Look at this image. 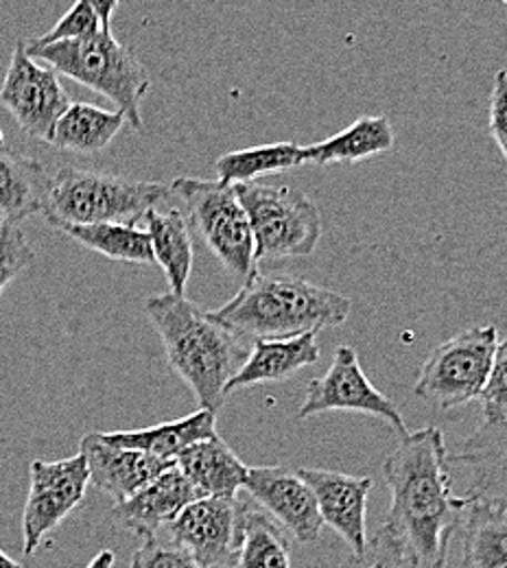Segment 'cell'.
I'll return each mask as SVG.
<instances>
[{"mask_svg": "<svg viewBox=\"0 0 507 568\" xmlns=\"http://www.w3.org/2000/svg\"><path fill=\"white\" fill-rule=\"evenodd\" d=\"M36 263V250L13 223L0 227V295L27 267Z\"/></svg>", "mask_w": 507, "mask_h": 568, "instance_id": "obj_29", "label": "cell"}, {"mask_svg": "<svg viewBox=\"0 0 507 568\" xmlns=\"http://www.w3.org/2000/svg\"><path fill=\"white\" fill-rule=\"evenodd\" d=\"M173 197L171 184L141 182L114 173L62 166L51 180L42 216L53 225L132 223Z\"/></svg>", "mask_w": 507, "mask_h": 568, "instance_id": "obj_5", "label": "cell"}, {"mask_svg": "<svg viewBox=\"0 0 507 568\" xmlns=\"http://www.w3.org/2000/svg\"><path fill=\"white\" fill-rule=\"evenodd\" d=\"M304 164L302 146L297 142H272L250 149L227 151L215 164L217 180L227 184L258 182L265 175L285 173Z\"/></svg>", "mask_w": 507, "mask_h": 568, "instance_id": "obj_28", "label": "cell"}, {"mask_svg": "<svg viewBox=\"0 0 507 568\" xmlns=\"http://www.w3.org/2000/svg\"><path fill=\"white\" fill-rule=\"evenodd\" d=\"M103 29L97 11L88 4V0H74L73 7L58 20V24L42 38H36L40 44H55L67 40H81L99 33Z\"/></svg>", "mask_w": 507, "mask_h": 568, "instance_id": "obj_31", "label": "cell"}, {"mask_svg": "<svg viewBox=\"0 0 507 568\" xmlns=\"http://www.w3.org/2000/svg\"><path fill=\"white\" fill-rule=\"evenodd\" d=\"M217 414L197 409L191 416L180 420L162 423V425L146 426L139 430H112L99 433V437L112 446L143 450L164 462H175L182 450L189 446L217 437Z\"/></svg>", "mask_w": 507, "mask_h": 568, "instance_id": "obj_20", "label": "cell"}, {"mask_svg": "<svg viewBox=\"0 0 507 568\" xmlns=\"http://www.w3.org/2000/svg\"><path fill=\"white\" fill-rule=\"evenodd\" d=\"M27 55L47 62L58 74H67L77 83L110 99L119 112L125 114L128 125L143 130L141 103L145 99L151 79L132 49L121 44L110 29L81 40H67L55 44L24 42Z\"/></svg>", "mask_w": 507, "mask_h": 568, "instance_id": "obj_4", "label": "cell"}, {"mask_svg": "<svg viewBox=\"0 0 507 568\" xmlns=\"http://www.w3.org/2000/svg\"><path fill=\"white\" fill-rule=\"evenodd\" d=\"M0 568H24L20 562H16L13 558H9L2 549H0Z\"/></svg>", "mask_w": 507, "mask_h": 568, "instance_id": "obj_37", "label": "cell"}, {"mask_svg": "<svg viewBox=\"0 0 507 568\" xmlns=\"http://www.w3.org/2000/svg\"><path fill=\"white\" fill-rule=\"evenodd\" d=\"M234 189L250 219L256 263L306 258L315 252L322 239V214L306 193L263 182L234 184Z\"/></svg>", "mask_w": 507, "mask_h": 568, "instance_id": "obj_7", "label": "cell"}, {"mask_svg": "<svg viewBox=\"0 0 507 568\" xmlns=\"http://www.w3.org/2000/svg\"><path fill=\"white\" fill-rule=\"evenodd\" d=\"M501 2H504V4H506V7H507V0H501Z\"/></svg>", "mask_w": 507, "mask_h": 568, "instance_id": "obj_39", "label": "cell"}, {"mask_svg": "<svg viewBox=\"0 0 507 568\" xmlns=\"http://www.w3.org/2000/svg\"><path fill=\"white\" fill-rule=\"evenodd\" d=\"M484 423L504 425L507 423V339L499 342L488 383L481 392Z\"/></svg>", "mask_w": 507, "mask_h": 568, "instance_id": "obj_30", "label": "cell"}, {"mask_svg": "<svg viewBox=\"0 0 507 568\" xmlns=\"http://www.w3.org/2000/svg\"><path fill=\"white\" fill-rule=\"evenodd\" d=\"M470 473L473 498L507 503V423L479 426L453 457Z\"/></svg>", "mask_w": 507, "mask_h": 568, "instance_id": "obj_22", "label": "cell"}, {"mask_svg": "<svg viewBox=\"0 0 507 568\" xmlns=\"http://www.w3.org/2000/svg\"><path fill=\"white\" fill-rule=\"evenodd\" d=\"M351 297L291 274H256L239 293L219 306L215 317L254 339H285L304 333L344 326Z\"/></svg>", "mask_w": 507, "mask_h": 568, "instance_id": "obj_3", "label": "cell"}, {"mask_svg": "<svg viewBox=\"0 0 507 568\" xmlns=\"http://www.w3.org/2000/svg\"><path fill=\"white\" fill-rule=\"evenodd\" d=\"M243 497L197 498L169 525V538L202 568H232L239 549Z\"/></svg>", "mask_w": 507, "mask_h": 568, "instance_id": "obj_12", "label": "cell"}, {"mask_svg": "<svg viewBox=\"0 0 507 568\" xmlns=\"http://www.w3.org/2000/svg\"><path fill=\"white\" fill-rule=\"evenodd\" d=\"M499 331L475 326L435 346L425 358L414 394L439 412H453L481 398L488 383Z\"/></svg>", "mask_w": 507, "mask_h": 568, "instance_id": "obj_8", "label": "cell"}, {"mask_svg": "<svg viewBox=\"0 0 507 568\" xmlns=\"http://www.w3.org/2000/svg\"><path fill=\"white\" fill-rule=\"evenodd\" d=\"M130 568H202L184 549L173 542H162L155 536L143 540L134 551Z\"/></svg>", "mask_w": 507, "mask_h": 568, "instance_id": "obj_33", "label": "cell"}, {"mask_svg": "<svg viewBox=\"0 0 507 568\" xmlns=\"http://www.w3.org/2000/svg\"><path fill=\"white\" fill-rule=\"evenodd\" d=\"M243 490L267 511L293 540L308 545L320 538L324 520L311 486L297 470L285 466L247 468Z\"/></svg>", "mask_w": 507, "mask_h": 568, "instance_id": "obj_13", "label": "cell"}, {"mask_svg": "<svg viewBox=\"0 0 507 568\" xmlns=\"http://www.w3.org/2000/svg\"><path fill=\"white\" fill-rule=\"evenodd\" d=\"M396 134L385 116H362L346 130L337 132L326 141L302 146L304 164L328 166L344 162H362L367 158L392 151Z\"/></svg>", "mask_w": 507, "mask_h": 568, "instance_id": "obj_24", "label": "cell"}, {"mask_svg": "<svg viewBox=\"0 0 507 568\" xmlns=\"http://www.w3.org/2000/svg\"><path fill=\"white\" fill-rule=\"evenodd\" d=\"M145 230L151 239L153 261L162 267L171 293L186 295L193 270V232L175 195L146 213Z\"/></svg>", "mask_w": 507, "mask_h": 568, "instance_id": "obj_18", "label": "cell"}, {"mask_svg": "<svg viewBox=\"0 0 507 568\" xmlns=\"http://www.w3.org/2000/svg\"><path fill=\"white\" fill-rule=\"evenodd\" d=\"M171 191L225 272L247 283L258 274L254 236L234 184L202 178H178Z\"/></svg>", "mask_w": 507, "mask_h": 568, "instance_id": "obj_6", "label": "cell"}, {"mask_svg": "<svg viewBox=\"0 0 507 568\" xmlns=\"http://www.w3.org/2000/svg\"><path fill=\"white\" fill-rule=\"evenodd\" d=\"M488 110H490V119H488L490 136L507 164V71L497 72L493 79Z\"/></svg>", "mask_w": 507, "mask_h": 568, "instance_id": "obj_34", "label": "cell"}, {"mask_svg": "<svg viewBox=\"0 0 507 568\" xmlns=\"http://www.w3.org/2000/svg\"><path fill=\"white\" fill-rule=\"evenodd\" d=\"M232 568H291L290 534L250 497H243Z\"/></svg>", "mask_w": 507, "mask_h": 568, "instance_id": "obj_25", "label": "cell"}, {"mask_svg": "<svg viewBox=\"0 0 507 568\" xmlns=\"http://www.w3.org/2000/svg\"><path fill=\"white\" fill-rule=\"evenodd\" d=\"M2 223H4V221H2V219H0V227H2Z\"/></svg>", "mask_w": 507, "mask_h": 568, "instance_id": "obj_38", "label": "cell"}, {"mask_svg": "<svg viewBox=\"0 0 507 568\" xmlns=\"http://www.w3.org/2000/svg\"><path fill=\"white\" fill-rule=\"evenodd\" d=\"M320 333H304L285 339H254L252 351L236 376L227 383L225 394L250 389L256 385L290 381L300 369L320 361Z\"/></svg>", "mask_w": 507, "mask_h": 568, "instance_id": "obj_17", "label": "cell"}, {"mask_svg": "<svg viewBox=\"0 0 507 568\" xmlns=\"http://www.w3.org/2000/svg\"><path fill=\"white\" fill-rule=\"evenodd\" d=\"M175 466L191 481L200 498H236L247 479V466L221 439V435L182 450Z\"/></svg>", "mask_w": 507, "mask_h": 568, "instance_id": "obj_19", "label": "cell"}, {"mask_svg": "<svg viewBox=\"0 0 507 568\" xmlns=\"http://www.w3.org/2000/svg\"><path fill=\"white\" fill-rule=\"evenodd\" d=\"M114 562H116V554L112 549H103L85 568H114Z\"/></svg>", "mask_w": 507, "mask_h": 568, "instance_id": "obj_36", "label": "cell"}, {"mask_svg": "<svg viewBox=\"0 0 507 568\" xmlns=\"http://www.w3.org/2000/svg\"><path fill=\"white\" fill-rule=\"evenodd\" d=\"M119 2H121V0H88V4L97 11V16H99V20H101L103 29H110V24H112V16L116 13Z\"/></svg>", "mask_w": 507, "mask_h": 568, "instance_id": "obj_35", "label": "cell"}, {"mask_svg": "<svg viewBox=\"0 0 507 568\" xmlns=\"http://www.w3.org/2000/svg\"><path fill=\"white\" fill-rule=\"evenodd\" d=\"M169 367L184 381L200 409L219 414L227 383L247 361L252 342L186 295L162 293L145 302Z\"/></svg>", "mask_w": 507, "mask_h": 568, "instance_id": "obj_2", "label": "cell"}, {"mask_svg": "<svg viewBox=\"0 0 507 568\" xmlns=\"http://www.w3.org/2000/svg\"><path fill=\"white\" fill-rule=\"evenodd\" d=\"M79 453L85 457L90 486L116 503L141 493L158 475L175 466V462H164L143 450L121 448L103 442L99 433H88L79 442Z\"/></svg>", "mask_w": 507, "mask_h": 568, "instance_id": "obj_15", "label": "cell"}, {"mask_svg": "<svg viewBox=\"0 0 507 568\" xmlns=\"http://www.w3.org/2000/svg\"><path fill=\"white\" fill-rule=\"evenodd\" d=\"M403 562L405 558L398 542L385 527H381L372 538H367L362 554H353L339 568H403Z\"/></svg>", "mask_w": 507, "mask_h": 568, "instance_id": "obj_32", "label": "cell"}, {"mask_svg": "<svg viewBox=\"0 0 507 568\" xmlns=\"http://www.w3.org/2000/svg\"><path fill=\"white\" fill-rule=\"evenodd\" d=\"M363 414L392 426L400 437L407 435V425L396 405L378 392L367 374L353 346H339L333 356L331 367L324 376L308 381L304 403L297 412V420H308L320 414Z\"/></svg>", "mask_w": 507, "mask_h": 568, "instance_id": "obj_9", "label": "cell"}, {"mask_svg": "<svg viewBox=\"0 0 507 568\" xmlns=\"http://www.w3.org/2000/svg\"><path fill=\"white\" fill-rule=\"evenodd\" d=\"M60 232L71 236L81 247L123 263H155L153 247L145 227L132 223H88L60 225Z\"/></svg>", "mask_w": 507, "mask_h": 568, "instance_id": "obj_27", "label": "cell"}, {"mask_svg": "<svg viewBox=\"0 0 507 568\" xmlns=\"http://www.w3.org/2000/svg\"><path fill=\"white\" fill-rule=\"evenodd\" d=\"M0 105L27 136L49 142L71 97L60 74L29 58L24 42H18L0 88Z\"/></svg>", "mask_w": 507, "mask_h": 568, "instance_id": "obj_11", "label": "cell"}, {"mask_svg": "<svg viewBox=\"0 0 507 568\" xmlns=\"http://www.w3.org/2000/svg\"><path fill=\"white\" fill-rule=\"evenodd\" d=\"M392 495L385 529L412 568H446L455 531L464 525L470 497L453 490L444 433L435 426L400 437L383 462Z\"/></svg>", "mask_w": 507, "mask_h": 568, "instance_id": "obj_1", "label": "cell"}, {"mask_svg": "<svg viewBox=\"0 0 507 568\" xmlns=\"http://www.w3.org/2000/svg\"><path fill=\"white\" fill-rule=\"evenodd\" d=\"M302 479L311 486L320 516L357 556L367 545V497L369 477H353L324 468H300Z\"/></svg>", "mask_w": 507, "mask_h": 568, "instance_id": "obj_14", "label": "cell"}, {"mask_svg": "<svg viewBox=\"0 0 507 568\" xmlns=\"http://www.w3.org/2000/svg\"><path fill=\"white\" fill-rule=\"evenodd\" d=\"M200 495L178 466L166 468L134 497L116 503L112 518L139 538H153L160 527H166L186 505Z\"/></svg>", "mask_w": 507, "mask_h": 568, "instance_id": "obj_16", "label": "cell"}, {"mask_svg": "<svg viewBox=\"0 0 507 568\" xmlns=\"http://www.w3.org/2000/svg\"><path fill=\"white\" fill-rule=\"evenodd\" d=\"M51 180L40 160L0 146V219L18 225L33 214H42Z\"/></svg>", "mask_w": 507, "mask_h": 568, "instance_id": "obj_21", "label": "cell"}, {"mask_svg": "<svg viewBox=\"0 0 507 568\" xmlns=\"http://www.w3.org/2000/svg\"><path fill=\"white\" fill-rule=\"evenodd\" d=\"M128 123L119 110H103L92 103H71L60 116L49 144L79 155L99 153L119 136Z\"/></svg>", "mask_w": 507, "mask_h": 568, "instance_id": "obj_26", "label": "cell"}, {"mask_svg": "<svg viewBox=\"0 0 507 568\" xmlns=\"http://www.w3.org/2000/svg\"><path fill=\"white\" fill-rule=\"evenodd\" d=\"M462 568H507V503L470 497Z\"/></svg>", "mask_w": 507, "mask_h": 568, "instance_id": "obj_23", "label": "cell"}, {"mask_svg": "<svg viewBox=\"0 0 507 568\" xmlns=\"http://www.w3.org/2000/svg\"><path fill=\"white\" fill-rule=\"evenodd\" d=\"M29 475L31 484L22 509L24 556H33L42 540L73 514L90 486L88 464L81 453L58 462L36 459Z\"/></svg>", "mask_w": 507, "mask_h": 568, "instance_id": "obj_10", "label": "cell"}]
</instances>
